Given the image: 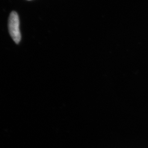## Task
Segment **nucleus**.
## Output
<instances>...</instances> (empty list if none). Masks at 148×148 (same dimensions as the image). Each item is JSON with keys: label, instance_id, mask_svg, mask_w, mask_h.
<instances>
[{"label": "nucleus", "instance_id": "obj_1", "mask_svg": "<svg viewBox=\"0 0 148 148\" xmlns=\"http://www.w3.org/2000/svg\"><path fill=\"white\" fill-rule=\"evenodd\" d=\"M19 24L18 14L15 12H12L11 13L9 18V32L12 39L17 44L19 43L21 40Z\"/></svg>", "mask_w": 148, "mask_h": 148}]
</instances>
